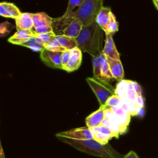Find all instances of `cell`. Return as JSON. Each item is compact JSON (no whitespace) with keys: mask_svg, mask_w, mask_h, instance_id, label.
Here are the masks:
<instances>
[{"mask_svg":"<svg viewBox=\"0 0 158 158\" xmlns=\"http://www.w3.org/2000/svg\"><path fill=\"white\" fill-rule=\"evenodd\" d=\"M52 31H53L52 26H44V27L35 28L34 32L36 34H43V33H46L52 32Z\"/></svg>","mask_w":158,"mask_h":158,"instance_id":"obj_30","label":"cell"},{"mask_svg":"<svg viewBox=\"0 0 158 158\" xmlns=\"http://www.w3.org/2000/svg\"><path fill=\"white\" fill-rule=\"evenodd\" d=\"M56 137L62 142L89 155L101 158H123V157L109 144L102 145L94 139H75L59 136H56Z\"/></svg>","mask_w":158,"mask_h":158,"instance_id":"obj_2","label":"cell"},{"mask_svg":"<svg viewBox=\"0 0 158 158\" xmlns=\"http://www.w3.org/2000/svg\"><path fill=\"white\" fill-rule=\"evenodd\" d=\"M14 25L8 22H4L0 24V36L4 37L7 36L14 29Z\"/></svg>","mask_w":158,"mask_h":158,"instance_id":"obj_25","label":"cell"},{"mask_svg":"<svg viewBox=\"0 0 158 158\" xmlns=\"http://www.w3.org/2000/svg\"><path fill=\"white\" fill-rule=\"evenodd\" d=\"M106 105L100 106V107L96 111L92 112L86 118V127L89 128H93L101 125L102 122L105 118Z\"/></svg>","mask_w":158,"mask_h":158,"instance_id":"obj_11","label":"cell"},{"mask_svg":"<svg viewBox=\"0 0 158 158\" xmlns=\"http://www.w3.org/2000/svg\"><path fill=\"white\" fill-rule=\"evenodd\" d=\"M123 158H139V157L135 151H130L127 154L123 156Z\"/></svg>","mask_w":158,"mask_h":158,"instance_id":"obj_32","label":"cell"},{"mask_svg":"<svg viewBox=\"0 0 158 158\" xmlns=\"http://www.w3.org/2000/svg\"><path fill=\"white\" fill-rule=\"evenodd\" d=\"M104 31L95 21L83 26L75 38L81 51L88 53L93 57L102 53L103 50V33Z\"/></svg>","mask_w":158,"mask_h":158,"instance_id":"obj_1","label":"cell"},{"mask_svg":"<svg viewBox=\"0 0 158 158\" xmlns=\"http://www.w3.org/2000/svg\"><path fill=\"white\" fill-rule=\"evenodd\" d=\"M123 100H122L118 96L115 94L110 96L107 101L106 103V106L107 107H117L121 105L122 103Z\"/></svg>","mask_w":158,"mask_h":158,"instance_id":"obj_28","label":"cell"},{"mask_svg":"<svg viewBox=\"0 0 158 158\" xmlns=\"http://www.w3.org/2000/svg\"><path fill=\"white\" fill-rule=\"evenodd\" d=\"M1 158H6L5 156H4V152H3V149H2V148L1 145Z\"/></svg>","mask_w":158,"mask_h":158,"instance_id":"obj_33","label":"cell"},{"mask_svg":"<svg viewBox=\"0 0 158 158\" xmlns=\"http://www.w3.org/2000/svg\"><path fill=\"white\" fill-rule=\"evenodd\" d=\"M101 77L102 80L106 81L107 83H110L114 78L112 77V73L110 72L107 59L104 60V62L101 68Z\"/></svg>","mask_w":158,"mask_h":158,"instance_id":"obj_23","label":"cell"},{"mask_svg":"<svg viewBox=\"0 0 158 158\" xmlns=\"http://www.w3.org/2000/svg\"><path fill=\"white\" fill-rule=\"evenodd\" d=\"M89 129L93 133V139L102 145L109 144V141L113 138L117 139V136L112 130L103 125H100Z\"/></svg>","mask_w":158,"mask_h":158,"instance_id":"obj_7","label":"cell"},{"mask_svg":"<svg viewBox=\"0 0 158 158\" xmlns=\"http://www.w3.org/2000/svg\"><path fill=\"white\" fill-rule=\"evenodd\" d=\"M70 54H71L70 50H65L64 52H62V63L63 68L68 63V61H69V60L70 59Z\"/></svg>","mask_w":158,"mask_h":158,"instance_id":"obj_31","label":"cell"},{"mask_svg":"<svg viewBox=\"0 0 158 158\" xmlns=\"http://www.w3.org/2000/svg\"><path fill=\"white\" fill-rule=\"evenodd\" d=\"M83 25L82 22L77 19H73L63 30L62 34L64 35L76 38L80 33Z\"/></svg>","mask_w":158,"mask_h":158,"instance_id":"obj_16","label":"cell"},{"mask_svg":"<svg viewBox=\"0 0 158 158\" xmlns=\"http://www.w3.org/2000/svg\"><path fill=\"white\" fill-rule=\"evenodd\" d=\"M30 48L34 52H41L44 49V43L39 38L36 36L31 37L27 43L22 45Z\"/></svg>","mask_w":158,"mask_h":158,"instance_id":"obj_20","label":"cell"},{"mask_svg":"<svg viewBox=\"0 0 158 158\" xmlns=\"http://www.w3.org/2000/svg\"><path fill=\"white\" fill-rule=\"evenodd\" d=\"M56 36V35L54 31L49 32L46 33H43V34H36V36L41 39L43 41L44 44L48 42H49V41H51V40H52L53 38H54Z\"/></svg>","mask_w":158,"mask_h":158,"instance_id":"obj_29","label":"cell"},{"mask_svg":"<svg viewBox=\"0 0 158 158\" xmlns=\"http://www.w3.org/2000/svg\"><path fill=\"white\" fill-rule=\"evenodd\" d=\"M56 136L69 138L75 139H93V135L88 127H83L69 130L67 131L58 133Z\"/></svg>","mask_w":158,"mask_h":158,"instance_id":"obj_8","label":"cell"},{"mask_svg":"<svg viewBox=\"0 0 158 158\" xmlns=\"http://www.w3.org/2000/svg\"><path fill=\"white\" fill-rule=\"evenodd\" d=\"M106 57L102 54L100 53L93 57V77L96 79L102 80L101 77V68L104 60Z\"/></svg>","mask_w":158,"mask_h":158,"instance_id":"obj_18","label":"cell"},{"mask_svg":"<svg viewBox=\"0 0 158 158\" xmlns=\"http://www.w3.org/2000/svg\"><path fill=\"white\" fill-rule=\"evenodd\" d=\"M12 36L17 38H30L35 36V33L32 30H17V32H15Z\"/></svg>","mask_w":158,"mask_h":158,"instance_id":"obj_26","label":"cell"},{"mask_svg":"<svg viewBox=\"0 0 158 158\" xmlns=\"http://www.w3.org/2000/svg\"><path fill=\"white\" fill-rule=\"evenodd\" d=\"M86 81L95 94L100 106L106 105L107 99L115 94V89L109 83L98 80L94 77H88Z\"/></svg>","mask_w":158,"mask_h":158,"instance_id":"obj_4","label":"cell"},{"mask_svg":"<svg viewBox=\"0 0 158 158\" xmlns=\"http://www.w3.org/2000/svg\"><path fill=\"white\" fill-rule=\"evenodd\" d=\"M56 38L59 42L60 45L66 50H71L78 47V44L75 38L64 35H56Z\"/></svg>","mask_w":158,"mask_h":158,"instance_id":"obj_19","label":"cell"},{"mask_svg":"<svg viewBox=\"0 0 158 158\" xmlns=\"http://www.w3.org/2000/svg\"><path fill=\"white\" fill-rule=\"evenodd\" d=\"M118 30V24L117 21L116 20L115 15H114L110 22L109 23L108 25L107 26L106 31L105 32V33H111L114 35Z\"/></svg>","mask_w":158,"mask_h":158,"instance_id":"obj_27","label":"cell"},{"mask_svg":"<svg viewBox=\"0 0 158 158\" xmlns=\"http://www.w3.org/2000/svg\"><path fill=\"white\" fill-rule=\"evenodd\" d=\"M32 19L34 28L44 26H52V19L44 12L33 14Z\"/></svg>","mask_w":158,"mask_h":158,"instance_id":"obj_17","label":"cell"},{"mask_svg":"<svg viewBox=\"0 0 158 158\" xmlns=\"http://www.w3.org/2000/svg\"><path fill=\"white\" fill-rule=\"evenodd\" d=\"M106 40L102 53L106 57L115 60L120 59V54L117 51L114 41L112 38L113 34L105 33Z\"/></svg>","mask_w":158,"mask_h":158,"instance_id":"obj_10","label":"cell"},{"mask_svg":"<svg viewBox=\"0 0 158 158\" xmlns=\"http://www.w3.org/2000/svg\"><path fill=\"white\" fill-rule=\"evenodd\" d=\"M83 1V0H69L67 9L65 14L62 16H61L62 18L70 23L73 20V10L75 7H79Z\"/></svg>","mask_w":158,"mask_h":158,"instance_id":"obj_21","label":"cell"},{"mask_svg":"<svg viewBox=\"0 0 158 158\" xmlns=\"http://www.w3.org/2000/svg\"><path fill=\"white\" fill-rule=\"evenodd\" d=\"M21 13L19 8L13 3L8 2L0 3V15L2 17L15 19Z\"/></svg>","mask_w":158,"mask_h":158,"instance_id":"obj_12","label":"cell"},{"mask_svg":"<svg viewBox=\"0 0 158 158\" xmlns=\"http://www.w3.org/2000/svg\"><path fill=\"white\" fill-rule=\"evenodd\" d=\"M106 59L113 78L118 81L123 80L124 70L120 60H115L109 57H106Z\"/></svg>","mask_w":158,"mask_h":158,"instance_id":"obj_15","label":"cell"},{"mask_svg":"<svg viewBox=\"0 0 158 158\" xmlns=\"http://www.w3.org/2000/svg\"><path fill=\"white\" fill-rule=\"evenodd\" d=\"M32 15L33 14L29 12L21 13V14L15 19L17 30H31L33 28Z\"/></svg>","mask_w":158,"mask_h":158,"instance_id":"obj_13","label":"cell"},{"mask_svg":"<svg viewBox=\"0 0 158 158\" xmlns=\"http://www.w3.org/2000/svg\"><path fill=\"white\" fill-rule=\"evenodd\" d=\"M70 51V57L68 63L63 68V70L69 73L78 70L81 64L82 60V51L79 48H75L71 49Z\"/></svg>","mask_w":158,"mask_h":158,"instance_id":"obj_9","label":"cell"},{"mask_svg":"<svg viewBox=\"0 0 158 158\" xmlns=\"http://www.w3.org/2000/svg\"><path fill=\"white\" fill-rule=\"evenodd\" d=\"M44 48L54 52H64L66 49L64 48L56 37L44 44Z\"/></svg>","mask_w":158,"mask_h":158,"instance_id":"obj_24","label":"cell"},{"mask_svg":"<svg viewBox=\"0 0 158 158\" xmlns=\"http://www.w3.org/2000/svg\"><path fill=\"white\" fill-rule=\"evenodd\" d=\"M128 80H122L119 81L115 87V94L118 96L123 101L125 95L126 94L128 86Z\"/></svg>","mask_w":158,"mask_h":158,"instance_id":"obj_22","label":"cell"},{"mask_svg":"<svg viewBox=\"0 0 158 158\" xmlns=\"http://www.w3.org/2000/svg\"><path fill=\"white\" fill-rule=\"evenodd\" d=\"M152 1H153V2H154L156 7L158 10V0H152Z\"/></svg>","mask_w":158,"mask_h":158,"instance_id":"obj_34","label":"cell"},{"mask_svg":"<svg viewBox=\"0 0 158 158\" xmlns=\"http://www.w3.org/2000/svg\"><path fill=\"white\" fill-rule=\"evenodd\" d=\"M103 0H83L81 4L73 12V19L81 21L83 26L96 20L102 9Z\"/></svg>","mask_w":158,"mask_h":158,"instance_id":"obj_3","label":"cell"},{"mask_svg":"<svg viewBox=\"0 0 158 158\" xmlns=\"http://www.w3.org/2000/svg\"><path fill=\"white\" fill-rule=\"evenodd\" d=\"M62 54V52L51 51L44 48L40 52V58L41 60L49 67L63 69Z\"/></svg>","mask_w":158,"mask_h":158,"instance_id":"obj_6","label":"cell"},{"mask_svg":"<svg viewBox=\"0 0 158 158\" xmlns=\"http://www.w3.org/2000/svg\"><path fill=\"white\" fill-rule=\"evenodd\" d=\"M114 14L112 12L110 8L102 7L99 11L96 19V22L101 28V29L104 31H106L107 26L110 22L112 16Z\"/></svg>","mask_w":158,"mask_h":158,"instance_id":"obj_14","label":"cell"},{"mask_svg":"<svg viewBox=\"0 0 158 158\" xmlns=\"http://www.w3.org/2000/svg\"><path fill=\"white\" fill-rule=\"evenodd\" d=\"M134 83L135 81L129 80L128 88L123 99L131 115H136L139 113L140 110L137 106L136 101L139 96H142L138 94L136 92Z\"/></svg>","mask_w":158,"mask_h":158,"instance_id":"obj_5","label":"cell"}]
</instances>
